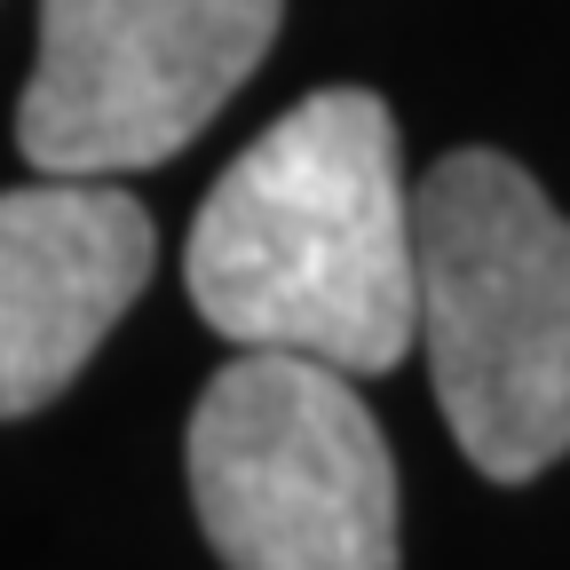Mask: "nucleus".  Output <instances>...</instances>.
<instances>
[{
  "mask_svg": "<svg viewBox=\"0 0 570 570\" xmlns=\"http://www.w3.org/2000/svg\"><path fill=\"white\" fill-rule=\"evenodd\" d=\"M183 277L238 348H285L365 381L412 356V190L396 111L317 88L206 190Z\"/></svg>",
  "mask_w": 570,
  "mask_h": 570,
  "instance_id": "obj_1",
  "label": "nucleus"
},
{
  "mask_svg": "<svg viewBox=\"0 0 570 570\" xmlns=\"http://www.w3.org/2000/svg\"><path fill=\"white\" fill-rule=\"evenodd\" d=\"M412 341L491 483L570 452V214L508 159L452 151L412 190Z\"/></svg>",
  "mask_w": 570,
  "mask_h": 570,
  "instance_id": "obj_2",
  "label": "nucleus"
},
{
  "mask_svg": "<svg viewBox=\"0 0 570 570\" xmlns=\"http://www.w3.org/2000/svg\"><path fill=\"white\" fill-rule=\"evenodd\" d=\"M190 499L223 570H396V452L348 373L238 348L190 412Z\"/></svg>",
  "mask_w": 570,
  "mask_h": 570,
  "instance_id": "obj_3",
  "label": "nucleus"
},
{
  "mask_svg": "<svg viewBox=\"0 0 570 570\" xmlns=\"http://www.w3.org/2000/svg\"><path fill=\"white\" fill-rule=\"evenodd\" d=\"M285 24V0H40V56L17 96L32 175L111 183L190 151Z\"/></svg>",
  "mask_w": 570,
  "mask_h": 570,
  "instance_id": "obj_4",
  "label": "nucleus"
},
{
  "mask_svg": "<svg viewBox=\"0 0 570 570\" xmlns=\"http://www.w3.org/2000/svg\"><path fill=\"white\" fill-rule=\"evenodd\" d=\"M151 214L119 183L32 175L0 190V420L48 412L151 285Z\"/></svg>",
  "mask_w": 570,
  "mask_h": 570,
  "instance_id": "obj_5",
  "label": "nucleus"
}]
</instances>
